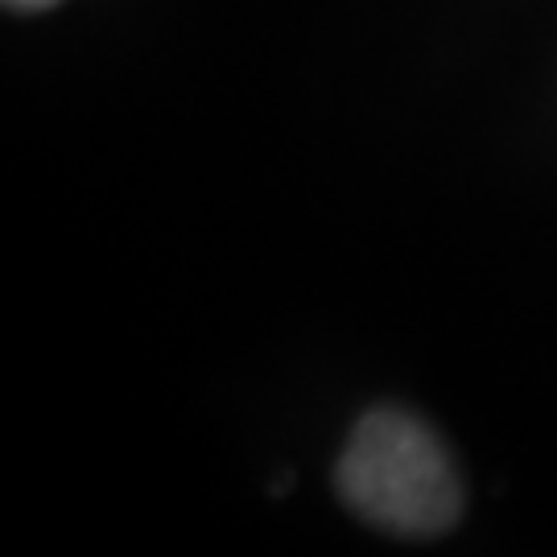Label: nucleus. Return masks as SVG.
Instances as JSON below:
<instances>
[{
	"instance_id": "obj_2",
	"label": "nucleus",
	"mask_w": 557,
	"mask_h": 557,
	"mask_svg": "<svg viewBox=\"0 0 557 557\" xmlns=\"http://www.w3.org/2000/svg\"><path fill=\"white\" fill-rule=\"evenodd\" d=\"M4 4H9V9H25V13H29V9H46V4H54V0H4Z\"/></svg>"
},
{
	"instance_id": "obj_1",
	"label": "nucleus",
	"mask_w": 557,
	"mask_h": 557,
	"mask_svg": "<svg viewBox=\"0 0 557 557\" xmlns=\"http://www.w3.org/2000/svg\"><path fill=\"white\" fill-rule=\"evenodd\" d=\"M335 483L359 517L400 537H438L462 512V483L446 446L400 409L359 421Z\"/></svg>"
}]
</instances>
